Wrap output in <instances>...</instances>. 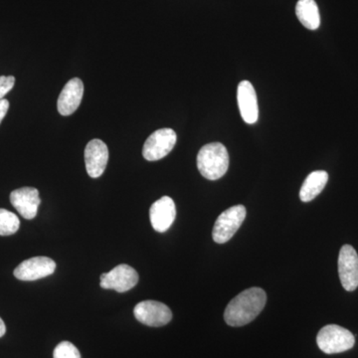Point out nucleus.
<instances>
[{
  "label": "nucleus",
  "instance_id": "15",
  "mask_svg": "<svg viewBox=\"0 0 358 358\" xmlns=\"http://www.w3.org/2000/svg\"><path fill=\"white\" fill-rule=\"evenodd\" d=\"M329 174L324 171H317L308 174L303 183L300 192V199L303 202H310L315 199L326 187Z\"/></svg>",
  "mask_w": 358,
  "mask_h": 358
},
{
  "label": "nucleus",
  "instance_id": "4",
  "mask_svg": "<svg viewBox=\"0 0 358 358\" xmlns=\"http://www.w3.org/2000/svg\"><path fill=\"white\" fill-rule=\"evenodd\" d=\"M246 218V208L243 205H235L219 215L214 224L212 236L218 244H224L234 236Z\"/></svg>",
  "mask_w": 358,
  "mask_h": 358
},
{
  "label": "nucleus",
  "instance_id": "10",
  "mask_svg": "<svg viewBox=\"0 0 358 358\" xmlns=\"http://www.w3.org/2000/svg\"><path fill=\"white\" fill-rule=\"evenodd\" d=\"M109 162V148L103 141L92 140L85 148L86 171L92 178H98L105 173Z\"/></svg>",
  "mask_w": 358,
  "mask_h": 358
},
{
  "label": "nucleus",
  "instance_id": "21",
  "mask_svg": "<svg viewBox=\"0 0 358 358\" xmlns=\"http://www.w3.org/2000/svg\"><path fill=\"white\" fill-rule=\"evenodd\" d=\"M6 333V324H4L3 320H2L1 317H0V338L4 336Z\"/></svg>",
  "mask_w": 358,
  "mask_h": 358
},
{
  "label": "nucleus",
  "instance_id": "2",
  "mask_svg": "<svg viewBox=\"0 0 358 358\" xmlns=\"http://www.w3.org/2000/svg\"><path fill=\"white\" fill-rule=\"evenodd\" d=\"M229 155L227 148L220 143L204 145L197 155V169L203 178L217 180L227 173Z\"/></svg>",
  "mask_w": 358,
  "mask_h": 358
},
{
  "label": "nucleus",
  "instance_id": "14",
  "mask_svg": "<svg viewBox=\"0 0 358 358\" xmlns=\"http://www.w3.org/2000/svg\"><path fill=\"white\" fill-rule=\"evenodd\" d=\"M238 106L245 122L253 124L258 121L259 107L255 89L249 81H242L238 85Z\"/></svg>",
  "mask_w": 358,
  "mask_h": 358
},
{
  "label": "nucleus",
  "instance_id": "20",
  "mask_svg": "<svg viewBox=\"0 0 358 358\" xmlns=\"http://www.w3.org/2000/svg\"><path fill=\"white\" fill-rule=\"evenodd\" d=\"M9 110V102L6 99H2L0 100V124L3 121L4 117L7 115V112Z\"/></svg>",
  "mask_w": 358,
  "mask_h": 358
},
{
  "label": "nucleus",
  "instance_id": "5",
  "mask_svg": "<svg viewBox=\"0 0 358 358\" xmlns=\"http://www.w3.org/2000/svg\"><path fill=\"white\" fill-rule=\"evenodd\" d=\"M178 136L173 129H160L148 136L143 148V155L148 162L166 157L176 145Z\"/></svg>",
  "mask_w": 358,
  "mask_h": 358
},
{
  "label": "nucleus",
  "instance_id": "17",
  "mask_svg": "<svg viewBox=\"0 0 358 358\" xmlns=\"http://www.w3.org/2000/svg\"><path fill=\"white\" fill-rule=\"evenodd\" d=\"M20 218L6 209L0 208V236H10L20 229Z\"/></svg>",
  "mask_w": 358,
  "mask_h": 358
},
{
  "label": "nucleus",
  "instance_id": "11",
  "mask_svg": "<svg viewBox=\"0 0 358 358\" xmlns=\"http://www.w3.org/2000/svg\"><path fill=\"white\" fill-rule=\"evenodd\" d=\"M10 202L23 218L31 220L36 217L41 200L36 188L22 187L10 193Z\"/></svg>",
  "mask_w": 358,
  "mask_h": 358
},
{
  "label": "nucleus",
  "instance_id": "7",
  "mask_svg": "<svg viewBox=\"0 0 358 358\" xmlns=\"http://www.w3.org/2000/svg\"><path fill=\"white\" fill-rule=\"evenodd\" d=\"M138 274L134 268L127 264H121L101 275L100 286L105 289H115L117 293H124L136 286Z\"/></svg>",
  "mask_w": 358,
  "mask_h": 358
},
{
  "label": "nucleus",
  "instance_id": "6",
  "mask_svg": "<svg viewBox=\"0 0 358 358\" xmlns=\"http://www.w3.org/2000/svg\"><path fill=\"white\" fill-rule=\"evenodd\" d=\"M136 319L148 327L166 326L173 319L171 308L157 301H143L134 308Z\"/></svg>",
  "mask_w": 358,
  "mask_h": 358
},
{
  "label": "nucleus",
  "instance_id": "16",
  "mask_svg": "<svg viewBox=\"0 0 358 358\" xmlns=\"http://www.w3.org/2000/svg\"><path fill=\"white\" fill-rule=\"evenodd\" d=\"M296 14L301 24L308 29L317 30L320 27V10L315 0H299Z\"/></svg>",
  "mask_w": 358,
  "mask_h": 358
},
{
  "label": "nucleus",
  "instance_id": "18",
  "mask_svg": "<svg viewBox=\"0 0 358 358\" xmlns=\"http://www.w3.org/2000/svg\"><path fill=\"white\" fill-rule=\"evenodd\" d=\"M54 358H81L76 346L69 341H62L56 346L53 352Z\"/></svg>",
  "mask_w": 358,
  "mask_h": 358
},
{
  "label": "nucleus",
  "instance_id": "9",
  "mask_svg": "<svg viewBox=\"0 0 358 358\" xmlns=\"http://www.w3.org/2000/svg\"><path fill=\"white\" fill-rule=\"evenodd\" d=\"M338 275L341 285L348 292L358 287V255L350 245L341 247L338 256Z\"/></svg>",
  "mask_w": 358,
  "mask_h": 358
},
{
  "label": "nucleus",
  "instance_id": "12",
  "mask_svg": "<svg viewBox=\"0 0 358 358\" xmlns=\"http://www.w3.org/2000/svg\"><path fill=\"white\" fill-rule=\"evenodd\" d=\"M176 217V203L169 196L162 197L150 206V223L157 232L164 233L169 230Z\"/></svg>",
  "mask_w": 358,
  "mask_h": 358
},
{
  "label": "nucleus",
  "instance_id": "13",
  "mask_svg": "<svg viewBox=\"0 0 358 358\" xmlns=\"http://www.w3.org/2000/svg\"><path fill=\"white\" fill-rule=\"evenodd\" d=\"M84 95V84L79 78H73L65 85L58 98L59 114L72 115L79 108Z\"/></svg>",
  "mask_w": 358,
  "mask_h": 358
},
{
  "label": "nucleus",
  "instance_id": "1",
  "mask_svg": "<svg viewBox=\"0 0 358 358\" xmlns=\"http://www.w3.org/2000/svg\"><path fill=\"white\" fill-rule=\"evenodd\" d=\"M267 294L263 289L250 288L237 294L228 303L224 313L226 324L230 327H243L253 322L265 308Z\"/></svg>",
  "mask_w": 358,
  "mask_h": 358
},
{
  "label": "nucleus",
  "instance_id": "8",
  "mask_svg": "<svg viewBox=\"0 0 358 358\" xmlns=\"http://www.w3.org/2000/svg\"><path fill=\"white\" fill-rule=\"evenodd\" d=\"M56 263L48 257H33L23 261L14 270L13 274L20 281H36L53 274Z\"/></svg>",
  "mask_w": 358,
  "mask_h": 358
},
{
  "label": "nucleus",
  "instance_id": "3",
  "mask_svg": "<svg viewBox=\"0 0 358 358\" xmlns=\"http://www.w3.org/2000/svg\"><path fill=\"white\" fill-rule=\"evenodd\" d=\"M317 343L320 350L327 355L348 352L355 346V336L345 327L329 324L317 334Z\"/></svg>",
  "mask_w": 358,
  "mask_h": 358
},
{
  "label": "nucleus",
  "instance_id": "19",
  "mask_svg": "<svg viewBox=\"0 0 358 358\" xmlns=\"http://www.w3.org/2000/svg\"><path fill=\"white\" fill-rule=\"evenodd\" d=\"M15 78L13 76H0V100L13 89Z\"/></svg>",
  "mask_w": 358,
  "mask_h": 358
}]
</instances>
